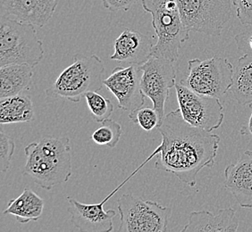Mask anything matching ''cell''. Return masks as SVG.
<instances>
[{"label":"cell","mask_w":252,"mask_h":232,"mask_svg":"<svg viewBox=\"0 0 252 232\" xmlns=\"http://www.w3.org/2000/svg\"><path fill=\"white\" fill-rule=\"evenodd\" d=\"M162 142L158 147L155 169L173 174L193 188L204 168H212L218 155L220 137L190 125L180 109L170 112L158 127Z\"/></svg>","instance_id":"obj_1"},{"label":"cell","mask_w":252,"mask_h":232,"mask_svg":"<svg viewBox=\"0 0 252 232\" xmlns=\"http://www.w3.org/2000/svg\"><path fill=\"white\" fill-rule=\"evenodd\" d=\"M25 153L24 174H28L40 188L51 190L71 178L72 157L67 137H45L26 145Z\"/></svg>","instance_id":"obj_2"},{"label":"cell","mask_w":252,"mask_h":232,"mask_svg":"<svg viewBox=\"0 0 252 232\" xmlns=\"http://www.w3.org/2000/svg\"><path fill=\"white\" fill-rule=\"evenodd\" d=\"M73 60V63L47 87L45 93L48 97L78 103L88 92L99 91L103 87L105 68L100 58L96 55L76 54Z\"/></svg>","instance_id":"obj_3"},{"label":"cell","mask_w":252,"mask_h":232,"mask_svg":"<svg viewBox=\"0 0 252 232\" xmlns=\"http://www.w3.org/2000/svg\"><path fill=\"white\" fill-rule=\"evenodd\" d=\"M141 3L146 13L152 17L158 37L152 56L177 61L181 46L189 39V32L183 24L176 0H141Z\"/></svg>","instance_id":"obj_4"},{"label":"cell","mask_w":252,"mask_h":232,"mask_svg":"<svg viewBox=\"0 0 252 232\" xmlns=\"http://www.w3.org/2000/svg\"><path fill=\"white\" fill-rule=\"evenodd\" d=\"M44 58L43 43L32 24L2 16L0 21V67L30 64L36 67Z\"/></svg>","instance_id":"obj_5"},{"label":"cell","mask_w":252,"mask_h":232,"mask_svg":"<svg viewBox=\"0 0 252 232\" xmlns=\"http://www.w3.org/2000/svg\"><path fill=\"white\" fill-rule=\"evenodd\" d=\"M120 214L119 232H165L172 214V208L153 201L124 194L117 200Z\"/></svg>","instance_id":"obj_6"},{"label":"cell","mask_w":252,"mask_h":232,"mask_svg":"<svg viewBox=\"0 0 252 232\" xmlns=\"http://www.w3.org/2000/svg\"><path fill=\"white\" fill-rule=\"evenodd\" d=\"M233 64L225 58L190 59L188 74L181 83L196 93L220 98L233 86Z\"/></svg>","instance_id":"obj_7"},{"label":"cell","mask_w":252,"mask_h":232,"mask_svg":"<svg viewBox=\"0 0 252 232\" xmlns=\"http://www.w3.org/2000/svg\"><path fill=\"white\" fill-rule=\"evenodd\" d=\"M176 3L189 32L218 37L232 16L233 0H176Z\"/></svg>","instance_id":"obj_8"},{"label":"cell","mask_w":252,"mask_h":232,"mask_svg":"<svg viewBox=\"0 0 252 232\" xmlns=\"http://www.w3.org/2000/svg\"><path fill=\"white\" fill-rule=\"evenodd\" d=\"M179 109L190 125L212 132L223 124L224 109L219 97H209L192 91L183 83H175Z\"/></svg>","instance_id":"obj_9"},{"label":"cell","mask_w":252,"mask_h":232,"mask_svg":"<svg viewBox=\"0 0 252 232\" xmlns=\"http://www.w3.org/2000/svg\"><path fill=\"white\" fill-rule=\"evenodd\" d=\"M159 153L158 147H157L154 152L141 164L137 169L134 170L120 185H118L107 198L102 200L100 203H81L76 199L67 197L69 203V213L71 214V222L73 226L82 232H110L114 230L113 220L117 215V212L113 209L105 210L104 204L111 199L114 195L122 189L126 182L140 172V170L145 166L149 161L153 159Z\"/></svg>","instance_id":"obj_10"},{"label":"cell","mask_w":252,"mask_h":232,"mask_svg":"<svg viewBox=\"0 0 252 232\" xmlns=\"http://www.w3.org/2000/svg\"><path fill=\"white\" fill-rule=\"evenodd\" d=\"M175 62L165 58L151 56L141 65V90L145 97L152 101L153 107L159 116L160 124L165 118V102L169 97L170 89L175 86Z\"/></svg>","instance_id":"obj_11"},{"label":"cell","mask_w":252,"mask_h":232,"mask_svg":"<svg viewBox=\"0 0 252 232\" xmlns=\"http://www.w3.org/2000/svg\"><path fill=\"white\" fill-rule=\"evenodd\" d=\"M141 75L140 65L128 64L115 68L111 74L103 80L104 86L117 98L119 109L131 113L144 106L145 95L141 90Z\"/></svg>","instance_id":"obj_12"},{"label":"cell","mask_w":252,"mask_h":232,"mask_svg":"<svg viewBox=\"0 0 252 232\" xmlns=\"http://www.w3.org/2000/svg\"><path fill=\"white\" fill-rule=\"evenodd\" d=\"M59 0H1L2 16L42 28L53 17Z\"/></svg>","instance_id":"obj_13"},{"label":"cell","mask_w":252,"mask_h":232,"mask_svg":"<svg viewBox=\"0 0 252 232\" xmlns=\"http://www.w3.org/2000/svg\"><path fill=\"white\" fill-rule=\"evenodd\" d=\"M224 187L231 192L239 205L252 208V151L246 150L235 164L223 172Z\"/></svg>","instance_id":"obj_14"},{"label":"cell","mask_w":252,"mask_h":232,"mask_svg":"<svg viewBox=\"0 0 252 232\" xmlns=\"http://www.w3.org/2000/svg\"><path fill=\"white\" fill-rule=\"evenodd\" d=\"M152 39L137 30L126 29L115 40L113 61L126 64L142 65L152 56Z\"/></svg>","instance_id":"obj_15"},{"label":"cell","mask_w":252,"mask_h":232,"mask_svg":"<svg viewBox=\"0 0 252 232\" xmlns=\"http://www.w3.org/2000/svg\"><path fill=\"white\" fill-rule=\"evenodd\" d=\"M239 224L233 208L220 209L214 214L209 211H194L189 214V222L182 232H235Z\"/></svg>","instance_id":"obj_16"},{"label":"cell","mask_w":252,"mask_h":232,"mask_svg":"<svg viewBox=\"0 0 252 232\" xmlns=\"http://www.w3.org/2000/svg\"><path fill=\"white\" fill-rule=\"evenodd\" d=\"M35 67L30 64H9L0 67V98L30 90L33 86Z\"/></svg>","instance_id":"obj_17"},{"label":"cell","mask_w":252,"mask_h":232,"mask_svg":"<svg viewBox=\"0 0 252 232\" xmlns=\"http://www.w3.org/2000/svg\"><path fill=\"white\" fill-rule=\"evenodd\" d=\"M44 209V200L31 189H25L17 199L10 200L4 214H12L22 224L38 221Z\"/></svg>","instance_id":"obj_18"},{"label":"cell","mask_w":252,"mask_h":232,"mask_svg":"<svg viewBox=\"0 0 252 232\" xmlns=\"http://www.w3.org/2000/svg\"><path fill=\"white\" fill-rule=\"evenodd\" d=\"M34 107L31 97L15 95L0 98V124L29 122L34 119Z\"/></svg>","instance_id":"obj_19"},{"label":"cell","mask_w":252,"mask_h":232,"mask_svg":"<svg viewBox=\"0 0 252 232\" xmlns=\"http://www.w3.org/2000/svg\"><path fill=\"white\" fill-rule=\"evenodd\" d=\"M231 92L241 105L252 104V56L244 55L239 58L233 71Z\"/></svg>","instance_id":"obj_20"},{"label":"cell","mask_w":252,"mask_h":232,"mask_svg":"<svg viewBox=\"0 0 252 232\" xmlns=\"http://www.w3.org/2000/svg\"><path fill=\"white\" fill-rule=\"evenodd\" d=\"M121 136V124L111 119H107L102 122L101 127L93 132L92 140L97 145L115 148L120 141Z\"/></svg>","instance_id":"obj_21"},{"label":"cell","mask_w":252,"mask_h":232,"mask_svg":"<svg viewBox=\"0 0 252 232\" xmlns=\"http://www.w3.org/2000/svg\"><path fill=\"white\" fill-rule=\"evenodd\" d=\"M84 97L95 121L102 123L110 118L114 112V106L110 99L104 97L97 91L88 92Z\"/></svg>","instance_id":"obj_22"},{"label":"cell","mask_w":252,"mask_h":232,"mask_svg":"<svg viewBox=\"0 0 252 232\" xmlns=\"http://www.w3.org/2000/svg\"><path fill=\"white\" fill-rule=\"evenodd\" d=\"M129 118L143 131L150 132L160 125L159 116L154 107H141L129 113Z\"/></svg>","instance_id":"obj_23"},{"label":"cell","mask_w":252,"mask_h":232,"mask_svg":"<svg viewBox=\"0 0 252 232\" xmlns=\"http://www.w3.org/2000/svg\"><path fill=\"white\" fill-rule=\"evenodd\" d=\"M15 149V141L0 129V170L2 174L9 169Z\"/></svg>","instance_id":"obj_24"},{"label":"cell","mask_w":252,"mask_h":232,"mask_svg":"<svg viewBox=\"0 0 252 232\" xmlns=\"http://www.w3.org/2000/svg\"><path fill=\"white\" fill-rule=\"evenodd\" d=\"M239 21L243 25H252V0H233Z\"/></svg>","instance_id":"obj_25"},{"label":"cell","mask_w":252,"mask_h":232,"mask_svg":"<svg viewBox=\"0 0 252 232\" xmlns=\"http://www.w3.org/2000/svg\"><path fill=\"white\" fill-rule=\"evenodd\" d=\"M139 0H101L102 5L110 12L128 11Z\"/></svg>","instance_id":"obj_26"},{"label":"cell","mask_w":252,"mask_h":232,"mask_svg":"<svg viewBox=\"0 0 252 232\" xmlns=\"http://www.w3.org/2000/svg\"><path fill=\"white\" fill-rule=\"evenodd\" d=\"M235 43L238 50L244 55L252 56V32H242L235 36Z\"/></svg>","instance_id":"obj_27"},{"label":"cell","mask_w":252,"mask_h":232,"mask_svg":"<svg viewBox=\"0 0 252 232\" xmlns=\"http://www.w3.org/2000/svg\"><path fill=\"white\" fill-rule=\"evenodd\" d=\"M249 106L252 109L251 116L249 117L247 123L241 129V134L242 135H251L252 137V104L249 105Z\"/></svg>","instance_id":"obj_28"}]
</instances>
